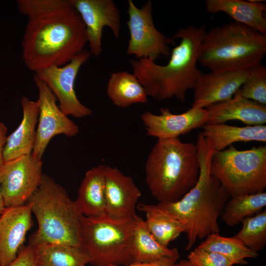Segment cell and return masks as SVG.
I'll list each match as a JSON object with an SVG mask.
<instances>
[{
	"instance_id": "1",
	"label": "cell",
	"mask_w": 266,
	"mask_h": 266,
	"mask_svg": "<svg viewBox=\"0 0 266 266\" xmlns=\"http://www.w3.org/2000/svg\"><path fill=\"white\" fill-rule=\"evenodd\" d=\"M20 13L28 17L22 40L25 66L35 72L61 66L84 50L85 26L69 0H18Z\"/></svg>"
},
{
	"instance_id": "2",
	"label": "cell",
	"mask_w": 266,
	"mask_h": 266,
	"mask_svg": "<svg viewBox=\"0 0 266 266\" xmlns=\"http://www.w3.org/2000/svg\"><path fill=\"white\" fill-rule=\"evenodd\" d=\"M196 145L200 163V175L196 185L177 201L139 203L136 206L142 212L159 211L184 222L187 250H190L198 239L220 232L218 220L230 198L218 179L210 173V165L215 151L201 132Z\"/></svg>"
},
{
	"instance_id": "3",
	"label": "cell",
	"mask_w": 266,
	"mask_h": 266,
	"mask_svg": "<svg viewBox=\"0 0 266 266\" xmlns=\"http://www.w3.org/2000/svg\"><path fill=\"white\" fill-rule=\"evenodd\" d=\"M207 31L206 25H190L179 29L172 39H180L170 52L166 65H160L147 59H131L133 73L143 86L148 96L157 101L175 98L181 101L193 89L202 73L197 67L199 51Z\"/></svg>"
},
{
	"instance_id": "4",
	"label": "cell",
	"mask_w": 266,
	"mask_h": 266,
	"mask_svg": "<svg viewBox=\"0 0 266 266\" xmlns=\"http://www.w3.org/2000/svg\"><path fill=\"white\" fill-rule=\"evenodd\" d=\"M145 173L148 189L158 202L179 200L199 179L196 144L179 138L157 139L146 162Z\"/></svg>"
},
{
	"instance_id": "5",
	"label": "cell",
	"mask_w": 266,
	"mask_h": 266,
	"mask_svg": "<svg viewBox=\"0 0 266 266\" xmlns=\"http://www.w3.org/2000/svg\"><path fill=\"white\" fill-rule=\"evenodd\" d=\"M266 54V34L233 21L206 32L198 62L212 72L247 70Z\"/></svg>"
},
{
	"instance_id": "6",
	"label": "cell",
	"mask_w": 266,
	"mask_h": 266,
	"mask_svg": "<svg viewBox=\"0 0 266 266\" xmlns=\"http://www.w3.org/2000/svg\"><path fill=\"white\" fill-rule=\"evenodd\" d=\"M28 202L38 222L29 245L57 243L82 246V214L65 190L51 177L43 174L41 182Z\"/></svg>"
},
{
	"instance_id": "7",
	"label": "cell",
	"mask_w": 266,
	"mask_h": 266,
	"mask_svg": "<svg viewBox=\"0 0 266 266\" xmlns=\"http://www.w3.org/2000/svg\"><path fill=\"white\" fill-rule=\"evenodd\" d=\"M134 217L115 219L107 215L96 217L81 215V238L90 258L89 264L108 266L133 263L132 239Z\"/></svg>"
},
{
	"instance_id": "8",
	"label": "cell",
	"mask_w": 266,
	"mask_h": 266,
	"mask_svg": "<svg viewBox=\"0 0 266 266\" xmlns=\"http://www.w3.org/2000/svg\"><path fill=\"white\" fill-rule=\"evenodd\" d=\"M210 173L230 198L265 192L266 189V146L239 150L233 145L215 152Z\"/></svg>"
},
{
	"instance_id": "9",
	"label": "cell",
	"mask_w": 266,
	"mask_h": 266,
	"mask_svg": "<svg viewBox=\"0 0 266 266\" xmlns=\"http://www.w3.org/2000/svg\"><path fill=\"white\" fill-rule=\"evenodd\" d=\"M127 22L130 39L127 53L137 59H147L156 61L170 55L169 45L173 39L166 37L156 28L153 18L152 3L147 0L141 8L133 0H128Z\"/></svg>"
},
{
	"instance_id": "10",
	"label": "cell",
	"mask_w": 266,
	"mask_h": 266,
	"mask_svg": "<svg viewBox=\"0 0 266 266\" xmlns=\"http://www.w3.org/2000/svg\"><path fill=\"white\" fill-rule=\"evenodd\" d=\"M41 159L32 154L4 161L0 168V188L5 207L25 204L39 185Z\"/></svg>"
},
{
	"instance_id": "11",
	"label": "cell",
	"mask_w": 266,
	"mask_h": 266,
	"mask_svg": "<svg viewBox=\"0 0 266 266\" xmlns=\"http://www.w3.org/2000/svg\"><path fill=\"white\" fill-rule=\"evenodd\" d=\"M91 55L89 51L84 49L64 66H51L34 72V75L46 84L58 100L60 109L67 116L81 118L93 113L78 100L74 88L78 71Z\"/></svg>"
},
{
	"instance_id": "12",
	"label": "cell",
	"mask_w": 266,
	"mask_h": 266,
	"mask_svg": "<svg viewBox=\"0 0 266 266\" xmlns=\"http://www.w3.org/2000/svg\"><path fill=\"white\" fill-rule=\"evenodd\" d=\"M33 80L38 91L39 114L36 139L32 154L41 159L51 139L58 134L73 137L78 126L64 114L56 104L57 99L46 84L35 75Z\"/></svg>"
},
{
	"instance_id": "13",
	"label": "cell",
	"mask_w": 266,
	"mask_h": 266,
	"mask_svg": "<svg viewBox=\"0 0 266 266\" xmlns=\"http://www.w3.org/2000/svg\"><path fill=\"white\" fill-rule=\"evenodd\" d=\"M86 27L91 54L99 56L102 51L104 27H109L119 38L121 28L120 11L113 0H69Z\"/></svg>"
},
{
	"instance_id": "14",
	"label": "cell",
	"mask_w": 266,
	"mask_h": 266,
	"mask_svg": "<svg viewBox=\"0 0 266 266\" xmlns=\"http://www.w3.org/2000/svg\"><path fill=\"white\" fill-rule=\"evenodd\" d=\"M160 114L146 111L141 115L146 134L158 139H173L202 127L207 122L205 108L192 107L180 114L172 113L168 108H161Z\"/></svg>"
},
{
	"instance_id": "15",
	"label": "cell",
	"mask_w": 266,
	"mask_h": 266,
	"mask_svg": "<svg viewBox=\"0 0 266 266\" xmlns=\"http://www.w3.org/2000/svg\"><path fill=\"white\" fill-rule=\"evenodd\" d=\"M104 186L106 215L115 219L134 218L141 193L132 178L105 166Z\"/></svg>"
},
{
	"instance_id": "16",
	"label": "cell",
	"mask_w": 266,
	"mask_h": 266,
	"mask_svg": "<svg viewBox=\"0 0 266 266\" xmlns=\"http://www.w3.org/2000/svg\"><path fill=\"white\" fill-rule=\"evenodd\" d=\"M32 205L5 207L0 216V266H8L23 246L33 226Z\"/></svg>"
},
{
	"instance_id": "17",
	"label": "cell",
	"mask_w": 266,
	"mask_h": 266,
	"mask_svg": "<svg viewBox=\"0 0 266 266\" xmlns=\"http://www.w3.org/2000/svg\"><path fill=\"white\" fill-rule=\"evenodd\" d=\"M248 72V69L202 73L193 88L192 107L205 108L231 99L240 88Z\"/></svg>"
},
{
	"instance_id": "18",
	"label": "cell",
	"mask_w": 266,
	"mask_h": 266,
	"mask_svg": "<svg viewBox=\"0 0 266 266\" xmlns=\"http://www.w3.org/2000/svg\"><path fill=\"white\" fill-rule=\"evenodd\" d=\"M206 124H220L238 120L247 126L263 125L266 123V106L243 97L239 89L230 99L205 108Z\"/></svg>"
},
{
	"instance_id": "19",
	"label": "cell",
	"mask_w": 266,
	"mask_h": 266,
	"mask_svg": "<svg viewBox=\"0 0 266 266\" xmlns=\"http://www.w3.org/2000/svg\"><path fill=\"white\" fill-rule=\"evenodd\" d=\"M21 104L23 117L18 127L7 136L3 149L4 161L32 153L36 139L39 108L37 101L25 96Z\"/></svg>"
},
{
	"instance_id": "20",
	"label": "cell",
	"mask_w": 266,
	"mask_h": 266,
	"mask_svg": "<svg viewBox=\"0 0 266 266\" xmlns=\"http://www.w3.org/2000/svg\"><path fill=\"white\" fill-rule=\"evenodd\" d=\"M205 11L215 14L222 12L235 22L266 34L265 3L261 1L243 0H206Z\"/></svg>"
},
{
	"instance_id": "21",
	"label": "cell",
	"mask_w": 266,
	"mask_h": 266,
	"mask_svg": "<svg viewBox=\"0 0 266 266\" xmlns=\"http://www.w3.org/2000/svg\"><path fill=\"white\" fill-rule=\"evenodd\" d=\"M104 165L89 169L79 187L74 201L79 212L89 217L106 215L104 186Z\"/></svg>"
},
{
	"instance_id": "22",
	"label": "cell",
	"mask_w": 266,
	"mask_h": 266,
	"mask_svg": "<svg viewBox=\"0 0 266 266\" xmlns=\"http://www.w3.org/2000/svg\"><path fill=\"white\" fill-rule=\"evenodd\" d=\"M202 135L209 141L215 152L220 151L237 142H266V126L237 127L224 123L206 124Z\"/></svg>"
},
{
	"instance_id": "23",
	"label": "cell",
	"mask_w": 266,
	"mask_h": 266,
	"mask_svg": "<svg viewBox=\"0 0 266 266\" xmlns=\"http://www.w3.org/2000/svg\"><path fill=\"white\" fill-rule=\"evenodd\" d=\"M132 248L133 263H151L180 256L177 248H170L159 243L148 229L145 220L137 214L134 218Z\"/></svg>"
},
{
	"instance_id": "24",
	"label": "cell",
	"mask_w": 266,
	"mask_h": 266,
	"mask_svg": "<svg viewBox=\"0 0 266 266\" xmlns=\"http://www.w3.org/2000/svg\"><path fill=\"white\" fill-rule=\"evenodd\" d=\"M31 246L35 266H86L90 263L89 255L82 246L57 243Z\"/></svg>"
},
{
	"instance_id": "25",
	"label": "cell",
	"mask_w": 266,
	"mask_h": 266,
	"mask_svg": "<svg viewBox=\"0 0 266 266\" xmlns=\"http://www.w3.org/2000/svg\"><path fill=\"white\" fill-rule=\"evenodd\" d=\"M106 92L112 102L119 107L148 102V96L143 86L133 73L127 71L112 73Z\"/></svg>"
},
{
	"instance_id": "26",
	"label": "cell",
	"mask_w": 266,
	"mask_h": 266,
	"mask_svg": "<svg viewBox=\"0 0 266 266\" xmlns=\"http://www.w3.org/2000/svg\"><path fill=\"white\" fill-rule=\"evenodd\" d=\"M266 206V192L231 197L225 203L220 217L227 226L233 227L261 212Z\"/></svg>"
},
{
	"instance_id": "27",
	"label": "cell",
	"mask_w": 266,
	"mask_h": 266,
	"mask_svg": "<svg viewBox=\"0 0 266 266\" xmlns=\"http://www.w3.org/2000/svg\"><path fill=\"white\" fill-rule=\"evenodd\" d=\"M198 247L222 255L233 265H245L247 263L246 259L258 256V253L247 248L235 235L225 237L219 233L208 235Z\"/></svg>"
},
{
	"instance_id": "28",
	"label": "cell",
	"mask_w": 266,
	"mask_h": 266,
	"mask_svg": "<svg viewBox=\"0 0 266 266\" xmlns=\"http://www.w3.org/2000/svg\"><path fill=\"white\" fill-rule=\"evenodd\" d=\"M145 223L148 229L161 244L168 246L182 233H185L186 223L163 213L146 210Z\"/></svg>"
},
{
	"instance_id": "29",
	"label": "cell",
	"mask_w": 266,
	"mask_h": 266,
	"mask_svg": "<svg viewBox=\"0 0 266 266\" xmlns=\"http://www.w3.org/2000/svg\"><path fill=\"white\" fill-rule=\"evenodd\" d=\"M241 223L242 228L235 236L251 250L258 253L263 250L266 244V210Z\"/></svg>"
},
{
	"instance_id": "30",
	"label": "cell",
	"mask_w": 266,
	"mask_h": 266,
	"mask_svg": "<svg viewBox=\"0 0 266 266\" xmlns=\"http://www.w3.org/2000/svg\"><path fill=\"white\" fill-rule=\"evenodd\" d=\"M244 98L266 106V67L260 64L248 69L239 89Z\"/></svg>"
},
{
	"instance_id": "31",
	"label": "cell",
	"mask_w": 266,
	"mask_h": 266,
	"mask_svg": "<svg viewBox=\"0 0 266 266\" xmlns=\"http://www.w3.org/2000/svg\"><path fill=\"white\" fill-rule=\"evenodd\" d=\"M187 260L193 266H233L226 257L198 247L188 254Z\"/></svg>"
},
{
	"instance_id": "32",
	"label": "cell",
	"mask_w": 266,
	"mask_h": 266,
	"mask_svg": "<svg viewBox=\"0 0 266 266\" xmlns=\"http://www.w3.org/2000/svg\"><path fill=\"white\" fill-rule=\"evenodd\" d=\"M8 266H35L33 247L23 246L19 251L15 260Z\"/></svg>"
},
{
	"instance_id": "33",
	"label": "cell",
	"mask_w": 266,
	"mask_h": 266,
	"mask_svg": "<svg viewBox=\"0 0 266 266\" xmlns=\"http://www.w3.org/2000/svg\"><path fill=\"white\" fill-rule=\"evenodd\" d=\"M178 259V257L164 258L151 263H133L124 266L110 265L108 266H172L177 262Z\"/></svg>"
},
{
	"instance_id": "34",
	"label": "cell",
	"mask_w": 266,
	"mask_h": 266,
	"mask_svg": "<svg viewBox=\"0 0 266 266\" xmlns=\"http://www.w3.org/2000/svg\"><path fill=\"white\" fill-rule=\"evenodd\" d=\"M8 130L3 122H0V168L4 162L3 159V149L7 139Z\"/></svg>"
},
{
	"instance_id": "35",
	"label": "cell",
	"mask_w": 266,
	"mask_h": 266,
	"mask_svg": "<svg viewBox=\"0 0 266 266\" xmlns=\"http://www.w3.org/2000/svg\"><path fill=\"white\" fill-rule=\"evenodd\" d=\"M172 266H193L188 260H182L176 262Z\"/></svg>"
},
{
	"instance_id": "36",
	"label": "cell",
	"mask_w": 266,
	"mask_h": 266,
	"mask_svg": "<svg viewBox=\"0 0 266 266\" xmlns=\"http://www.w3.org/2000/svg\"><path fill=\"white\" fill-rule=\"evenodd\" d=\"M5 207L0 188V216Z\"/></svg>"
}]
</instances>
